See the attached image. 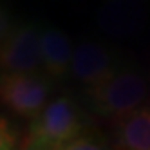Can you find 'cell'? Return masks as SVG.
Listing matches in <instances>:
<instances>
[{
    "instance_id": "10",
    "label": "cell",
    "mask_w": 150,
    "mask_h": 150,
    "mask_svg": "<svg viewBox=\"0 0 150 150\" xmlns=\"http://www.w3.org/2000/svg\"><path fill=\"white\" fill-rule=\"evenodd\" d=\"M16 146L18 143H16L13 130L7 127L6 120H2V150H16Z\"/></svg>"
},
{
    "instance_id": "7",
    "label": "cell",
    "mask_w": 150,
    "mask_h": 150,
    "mask_svg": "<svg viewBox=\"0 0 150 150\" xmlns=\"http://www.w3.org/2000/svg\"><path fill=\"white\" fill-rule=\"evenodd\" d=\"M40 56L42 67L52 78H62L71 71L74 49L71 40L60 29L47 27L40 33Z\"/></svg>"
},
{
    "instance_id": "8",
    "label": "cell",
    "mask_w": 150,
    "mask_h": 150,
    "mask_svg": "<svg viewBox=\"0 0 150 150\" xmlns=\"http://www.w3.org/2000/svg\"><path fill=\"white\" fill-rule=\"evenodd\" d=\"M114 143L120 150H150V109L141 107L136 112L116 121Z\"/></svg>"
},
{
    "instance_id": "3",
    "label": "cell",
    "mask_w": 150,
    "mask_h": 150,
    "mask_svg": "<svg viewBox=\"0 0 150 150\" xmlns=\"http://www.w3.org/2000/svg\"><path fill=\"white\" fill-rule=\"evenodd\" d=\"M47 98V80L38 74H4L2 76V101L16 116L35 120L49 103Z\"/></svg>"
},
{
    "instance_id": "5",
    "label": "cell",
    "mask_w": 150,
    "mask_h": 150,
    "mask_svg": "<svg viewBox=\"0 0 150 150\" xmlns=\"http://www.w3.org/2000/svg\"><path fill=\"white\" fill-rule=\"evenodd\" d=\"M71 72L81 85L89 89V92H92L116 74L112 54L101 44L91 40L80 42L74 47Z\"/></svg>"
},
{
    "instance_id": "4",
    "label": "cell",
    "mask_w": 150,
    "mask_h": 150,
    "mask_svg": "<svg viewBox=\"0 0 150 150\" xmlns=\"http://www.w3.org/2000/svg\"><path fill=\"white\" fill-rule=\"evenodd\" d=\"M98 27L112 38L137 35L146 22L145 0H103L96 16Z\"/></svg>"
},
{
    "instance_id": "1",
    "label": "cell",
    "mask_w": 150,
    "mask_h": 150,
    "mask_svg": "<svg viewBox=\"0 0 150 150\" xmlns=\"http://www.w3.org/2000/svg\"><path fill=\"white\" fill-rule=\"evenodd\" d=\"M83 116L67 96L51 100L29 125L20 150H52L83 136Z\"/></svg>"
},
{
    "instance_id": "2",
    "label": "cell",
    "mask_w": 150,
    "mask_h": 150,
    "mask_svg": "<svg viewBox=\"0 0 150 150\" xmlns=\"http://www.w3.org/2000/svg\"><path fill=\"white\" fill-rule=\"evenodd\" d=\"M148 85L141 74L134 71H121L91 92L94 107L101 116L120 121L125 116L141 109L146 100Z\"/></svg>"
},
{
    "instance_id": "6",
    "label": "cell",
    "mask_w": 150,
    "mask_h": 150,
    "mask_svg": "<svg viewBox=\"0 0 150 150\" xmlns=\"http://www.w3.org/2000/svg\"><path fill=\"white\" fill-rule=\"evenodd\" d=\"M38 67H42L40 33L31 25L15 29L2 45V69L6 74H35Z\"/></svg>"
},
{
    "instance_id": "9",
    "label": "cell",
    "mask_w": 150,
    "mask_h": 150,
    "mask_svg": "<svg viewBox=\"0 0 150 150\" xmlns=\"http://www.w3.org/2000/svg\"><path fill=\"white\" fill-rule=\"evenodd\" d=\"M52 150H109V146L100 137H96L92 134H83V136L76 137L74 141L65 143V145L52 148Z\"/></svg>"
}]
</instances>
